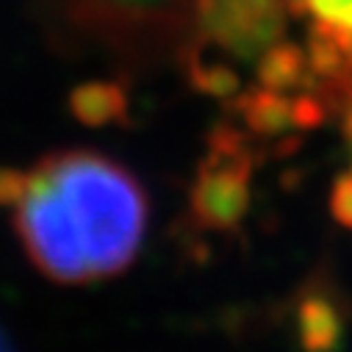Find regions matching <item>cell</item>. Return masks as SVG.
Listing matches in <instances>:
<instances>
[{"label": "cell", "instance_id": "obj_1", "mask_svg": "<svg viewBox=\"0 0 352 352\" xmlns=\"http://www.w3.org/2000/svg\"><path fill=\"white\" fill-rule=\"evenodd\" d=\"M9 206L28 258L56 283L122 272L147 228V197L117 161L67 150L17 169Z\"/></svg>", "mask_w": 352, "mask_h": 352}, {"label": "cell", "instance_id": "obj_2", "mask_svg": "<svg viewBox=\"0 0 352 352\" xmlns=\"http://www.w3.org/2000/svg\"><path fill=\"white\" fill-rule=\"evenodd\" d=\"M247 208V186H244V166L225 155L219 164L211 161L195 189V211L206 225L228 228Z\"/></svg>", "mask_w": 352, "mask_h": 352}, {"label": "cell", "instance_id": "obj_3", "mask_svg": "<svg viewBox=\"0 0 352 352\" xmlns=\"http://www.w3.org/2000/svg\"><path fill=\"white\" fill-rule=\"evenodd\" d=\"M292 6L311 17V42L352 69V0H292Z\"/></svg>", "mask_w": 352, "mask_h": 352}, {"label": "cell", "instance_id": "obj_4", "mask_svg": "<svg viewBox=\"0 0 352 352\" xmlns=\"http://www.w3.org/2000/svg\"><path fill=\"white\" fill-rule=\"evenodd\" d=\"M346 95H349V103H346V136H349V144H352V80L346 83ZM333 208H336V217L341 222L352 225V166L346 169L344 178H338V184H336Z\"/></svg>", "mask_w": 352, "mask_h": 352}, {"label": "cell", "instance_id": "obj_5", "mask_svg": "<svg viewBox=\"0 0 352 352\" xmlns=\"http://www.w3.org/2000/svg\"><path fill=\"white\" fill-rule=\"evenodd\" d=\"M164 3H166V9H178V0H164ZM195 3H197V0H184V9L189 12V17H192V9H195Z\"/></svg>", "mask_w": 352, "mask_h": 352}]
</instances>
